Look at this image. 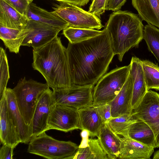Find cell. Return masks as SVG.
<instances>
[{"mask_svg":"<svg viewBox=\"0 0 159 159\" xmlns=\"http://www.w3.org/2000/svg\"><path fill=\"white\" fill-rule=\"evenodd\" d=\"M105 27L109 33L114 54L120 61L131 48L138 47L143 39L142 20L138 15L128 11L113 12Z\"/></svg>","mask_w":159,"mask_h":159,"instance_id":"obj_3","label":"cell"},{"mask_svg":"<svg viewBox=\"0 0 159 159\" xmlns=\"http://www.w3.org/2000/svg\"><path fill=\"white\" fill-rule=\"evenodd\" d=\"M130 73L133 84L132 99L133 110L139 105L148 91L142 66V60L133 57L130 63Z\"/></svg>","mask_w":159,"mask_h":159,"instance_id":"obj_15","label":"cell"},{"mask_svg":"<svg viewBox=\"0 0 159 159\" xmlns=\"http://www.w3.org/2000/svg\"><path fill=\"white\" fill-rule=\"evenodd\" d=\"M80 133L82 139L79 148H84L89 146V137L90 136L89 132L87 130L83 129Z\"/></svg>","mask_w":159,"mask_h":159,"instance_id":"obj_36","label":"cell"},{"mask_svg":"<svg viewBox=\"0 0 159 159\" xmlns=\"http://www.w3.org/2000/svg\"><path fill=\"white\" fill-rule=\"evenodd\" d=\"M81 130L89 132L90 136H98L100 129L104 123L96 107L92 106L78 109Z\"/></svg>","mask_w":159,"mask_h":159,"instance_id":"obj_19","label":"cell"},{"mask_svg":"<svg viewBox=\"0 0 159 159\" xmlns=\"http://www.w3.org/2000/svg\"><path fill=\"white\" fill-rule=\"evenodd\" d=\"M98 138L109 159L118 158L122 148V138L111 129L108 123L103 124Z\"/></svg>","mask_w":159,"mask_h":159,"instance_id":"obj_18","label":"cell"},{"mask_svg":"<svg viewBox=\"0 0 159 159\" xmlns=\"http://www.w3.org/2000/svg\"><path fill=\"white\" fill-rule=\"evenodd\" d=\"M94 86L72 84L68 88L53 90L54 104L66 106L78 109L92 106Z\"/></svg>","mask_w":159,"mask_h":159,"instance_id":"obj_8","label":"cell"},{"mask_svg":"<svg viewBox=\"0 0 159 159\" xmlns=\"http://www.w3.org/2000/svg\"><path fill=\"white\" fill-rule=\"evenodd\" d=\"M153 159H159V150L154 153Z\"/></svg>","mask_w":159,"mask_h":159,"instance_id":"obj_38","label":"cell"},{"mask_svg":"<svg viewBox=\"0 0 159 159\" xmlns=\"http://www.w3.org/2000/svg\"><path fill=\"white\" fill-rule=\"evenodd\" d=\"M8 111L19 135L21 143H29L32 138L31 127L27 125L17 105L12 89L7 88L5 92Z\"/></svg>","mask_w":159,"mask_h":159,"instance_id":"obj_13","label":"cell"},{"mask_svg":"<svg viewBox=\"0 0 159 159\" xmlns=\"http://www.w3.org/2000/svg\"><path fill=\"white\" fill-rule=\"evenodd\" d=\"M142 20L159 29V0H132Z\"/></svg>","mask_w":159,"mask_h":159,"instance_id":"obj_22","label":"cell"},{"mask_svg":"<svg viewBox=\"0 0 159 159\" xmlns=\"http://www.w3.org/2000/svg\"><path fill=\"white\" fill-rule=\"evenodd\" d=\"M52 94L53 91L49 88L43 92L39 100L31 124L32 138L47 130L48 120L54 105Z\"/></svg>","mask_w":159,"mask_h":159,"instance_id":"obj_12","label":"cell"},{"mask_svg":"<svg viewBox=\"0 0 159 159\" xmlns=\"http://www.w3.org/2000/svg\"><path fill=\"white\" fill-rule=\"evenodd\" d=\"M60 2L68 3L78 7H82L86 5L90 0H55Z\"/></svg>","mask_w":159,"mask_h":159,"instance_id":"obj_37","label":"cell"},{"mask_svg":"<svg viewBox=\"0 0 159 159\" xmlns=\"http://www.w3.org/2000/svg\"><path fill=\"white\" fill-rule=\"evenodd\" d=\"M133 84L129 72L125 84L119 92L109 104L111 107L112 118L124 114H132V99Z\"/></svg>","mask_w":159,"mask_h":159,"instance_id":"obj_16","label":"cell"},{"mask_svg":"<svg viewBox=\"0 0 159 159\" xmlns=\"http://www.w3.org/2000/svg\"><path fill=\"white\" fill-rule=\"evenodd\" d=\"M143 39L159 63V29L148 24L144 27Z\"/></svg>","mask_w":159,"mask_h":159,"instance_id":"obj_27","label":"cell"},{"mask_svg":"<svg viewBox=\"0 0 159 159\" xmlns=\"http://www.w3.org/2000/svg\"><path fill=\"white\" fill-rule=\"evenodd\" d=\"M21 14L26 16L29 5L33 0H4Z\"/></svg>","mask_w":159,"mask_h":159,"instance_id":"obj_31","label":"cell"},{"mask_svg":"<svg viewBox=\"0 0 159 159\" xmlns=\"http://www.w3.org/2000/svg\"><path fill=\"white\" fill-rule=\"evenodd\" d=\"M49 88L46 83L21 79L12 89L16 102L26 123L31 126L35 108L43 92Z\"/></svg>","mask_w":159,"mask_h":159,"instance_id":"obj_6","label":"cell"},{"mask_svg":"<svg viewBox=\"0 0 159 159\" xmlns=\"http://www.w3.org/2000/svg\"><path fill=\"white\" fill-rule=\"evenodd\" d=\"M15 148L7 144H2L0 149V159H13Z\"/></svg>","mask_w":159,"mask_h":159,"instance_id":"obj_34","label":"cell"},{"mask_svg":"<svg viewBox=\"0 0 159 159\" xmlns=\"http://www.w3.org/2000/svg\"><path fill=\"white\" fill-rule=\"evenodd\" d=\"M102 32L103 30L99 31L68 26L63 30L62 34L68 40L69 43H75L94 37Z\"/></svg>","mask_w":159,"mask_h":159,"instance_id":"obj_24","label":"cell"},{"mask_svg":"<svg viewBox=\"0 0 159 159\" xmlns=\"http://www.w3.org/2000/svg\"><path fill=\"white\" fill-rule=\"evenodd\" d=\"M28 19L4 0H0V24L5 27L24 29Z\"/></svg>","mask_w":159,"mask_h":159,"instance_id":"obj_20","label":"cell"},{"mask_svg":"<svg viewBox=\"0 0 159 159\" xmlns=\"http://www.w3.org/2000/svg\"><path fill=\"white\" fill-rule=\"evenodd\" d=\"M89 147L92 159H109L98 138L89 139Z\"/></svg>","mask_w":159,"mask_h":159,"instance_id":"obj_29","label":"cell"},{"mask_svg":"<svg viewBox=\"0 0 159 159\" xmlns=\"http://www.w3.org/2000/svg\"><path fill=\"white\" fill-rule=\"evenodd\" d=\"M95 107L104 123H108L113 118L111 116V107L109 104Z\"/></svg>","mask_w":159,"mask_h":159,"instance_id":"obj_32","label":"cell"},{"mask_svg":"<svg viewBox=\"0 0 159 159\" xmlns=\"http://www.w3.org/2000/svg\"><path fill=\"white\" fill-rule=\"evenodd\" d=\"M52 12L66 21L68 26L78 28L99 30L103 27L99 17L79 7L60 2Z\"/></svg>","mask_w":159,"mask_h":159,"instance_id":"obj_7","label":"cell"},{"mask_svg":"<svg viewBox=\"0 0 159 159\" xmlns=\"http://www.w3.org/2000/svg\"><path fill=\"white\" fill-rule=\"evenodd\" d=\"M132 115L146 123L152 130L155 137L154 148L159 147V94L149 90Z\"/></svg>","mask_w":159,"mask_h":159,"instance_id":"obj_9","label":"cell"},{"mask_svg":"<svg viewBox=\"0 0 159 159\" xmlns=\"http://www.w3.org/2000/svg\"><path fill=\"white\" fill-rule=\"evenodd\" d=\"M122 141L118 159H149L154 152V148L146 146L128 137H123Z\"/></svg>","mask_w":159,"mask_h":159,"instance_id":"obj_17","label":"cell"},{"mask_svg":"<svg viewBox=\"0 0 159 159\" xmlns=\"http://www.w3.org/2000/svg\"><path fill=\"white\" fill-rule=\"evenodd\" d=\"M0 102V141L15 148L21 141L9 114L5 93Z\"/></svg>","mask_w":159,"mask_h":159,"instance_id":"obj_14","label":"cell"},{"mask_svg":"<svg viewBox=\"0 0 159 159\" xmlns=\"http://www.w3.org/2000/svg\"><path fill=\"white\" fill-rule=\"evenodd\" d=\"M137 120L132 114H125L113 118L108 122V124L111 129L116 134L124 137H128V132L130 126Z\"/></svg>","mask_w":159,"mask_h":159,"instance_id":"obj_26","label":"cell"},{"mask_svg":"<svg viewBox=\"0 0 159 159\" xmlns=\"http://www.w3.org/2000/svg\"><path fill=\"white\" fill-rule=\"evenodd\" d=\"M28 34L21 46L32 47L36 49L45 45L57 36L61 28L28 19Z\"/></svg>","mask_w":159,"mask_h":159,"instance_id":"obj_11","label":"cell"},{"mask_svg":"<svg viewBox=\"0 0 159 159\" xmlns=\"http://www.w3.org/2000/svg\"><path fill=\"white\" fill-rule=\"evenodd\" d=\"M0 99L4 95L7 88L8 81L10 78L9 68L7 57L5 50L0 48Z\"/></svg>","mask_w":159,"mask_h":159,"instance_id":"obj_28","label":"cell"},{"mask_svg":"<svg viewBox=\"0 0 159 159\" xmlns=\"http://www.w3.org/2000/svg\"><path fill=\"white\" fill-rule=\"evenodd\" d=\"M130 65L117 67L105 74L93 87L92 106L109 104L122 88L129 74Z\"/></svg>","mask_w":159,"mask_h":159,"instance_id":"obj_5","label":"cell"},{"mask_svg":"<svg viewBox=\"0 0 159 159\" xmlns=\"http://www.w3.org/2000/svg\"><path fill=\"white\" fill-rule=\"evenodd\" d=\"M77 129L81 130L78 109L54 104L48 120L47 130L55 129L67 132Z\"/></svg>","mask_w":159,"mask_h":159,"instance_id":"obj_10","label":"cell"},{"mask_svg":"<svg viewBox=\"0 0 159 159\" xmlns=\"http://www.w3.org/2000/svg\"><path fill=\"white\" fill-rule=\"evenodd\" d=\"M33 69L39 72L53 90L68 88L73 84L67 48L57 36L44 46L33 49Z\"/></svg>","mask_w":159,"mask_h":159,"instance_id":"obj_2","label":"cell"},{"mask_svg":"<svg viewBox=\"0 0 159 159\" xmlns=\"http://www.w3.org/2000/svg\"><path fill=\"white\" fill-rule=\"evenodd\" d=\"M142 66L148 90H159V66L147 60H142Z\"/></svg>","mask_w":159,"mask_h":159,"instance_id":"obj_25","label":"cell"},{"mask_svg":"<svg viewBox=\"0 0 159 159\" xmlns=\"http://www.w3.org/2000/svg\"><path fill=\"white\" fill-rule=\"evenodd\" d=\"M127 0H109L106 10L116 11L120 10Z\"/></svg>","mask_w":159,"mask_h":159,"instance_id":"obj_35","label":"cell"},{"mask_svg":"<svg viewBox=\"0 0 159 159\" xmlns=\"http://www.w3.org/2000/svg\"><path fill=\"white\" fill-rule=\"evenodd\" d=\"M70 159H92L89 146L84 148H79Z\"/></svg>","mask_w":159,"mask_h":159,"instance_id":"obj_33","label":"cell"},{"mask_svg":"<svg viewBox=\"0 0 159 159\" xmlns=\"http://www.w3.org/2000/svg\"><path fill=\"white\" fill-rule=\"evenodd\" d=\"M78 148L71 141L57 140L44 132L32 138L27 152L48 159H70Z\"/></svg>","mask_w":159,"mask_h":159,"instance_id":"obj_4","label":"cell"},{"mask_svg":"<svg viewBox=\"0 0 159 159\" xmlns=\"http://www.w3.org/2000/svg\"><path fill=\"white\" fill-rule=\"evenodd\" d=\"M128 137L149 147L154 148L156 140L150 127L143 121L138 120L131 125Z\"/></svg>","mask_w":159,"mask_h":159,"instance_id":"obj_23","label":"cell"},{"mask_svg":"<svg viewBox=\"0 0 159 159\" xmlns=\"http://www.w3.org/2000/svg\"><path fill=\"white\" fill-rule=\"evenodd\" d=\"M109 0H93L88 12L99 18L105 10Z\"/></svg>","mask_w":159,"mask_h":159,"instance_id":"obj_30","label":"cell"},{"mask_svg":"<svg viewBox=\"0 0 159 159\" xmlns=\"http://www.w3.org/2000/svg\"><path fill=\"white\" fill-rule=\"evenodd\" d=\"M73 84L94 86L106 73L115 55L109 33H102L79 42L68 43L67 48Z\"/></svg>","mask_w":159,"mask_h":159,"instance_id":"obj_1","label":"cell"},{"mask_svg":"<svg viewBox=\"0 0 159 159\" xmlns=\"http://www.w3.org/2000/svg\"><path fill=\"white\" fill-rule=\"evenodd\" d=\"M28 19L45 23L63 30L68 24L52 11L49 12L33 3L29 5L26 15Z\"/></svg>","mask_w":159,"mask_h":159,"instance_id":"obj_21","label":"cell"}]
</instances>
